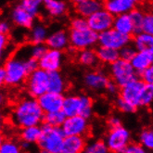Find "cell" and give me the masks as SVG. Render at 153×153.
Masks as SVG:
<instances>
[{"label":"cell","mask_w":153,"mask_h":153,"mask_svg":"<svg viewBox=\"0 0 153 153\" xmlns=\"http://www.w3.org/2000/svg\"><path fill=\"white\" fill-rule=\"evenodd\" d=\"M146 148H144L140 143H131L123 153H149Z\"/></svg>","instance_id":"b9f144b4"},{"label":"cell","mask_w":153,"mask_h":153,"mask_svg":"<svg viewBox=\"0 0 153 153\" xmlns=\"http://www.w3.org/2000/svg\"><path fill=\"white\" fill-rule=\"evenodd\" d=\"M138 143L149 151H153V128H144L138 134Z\"/></svg>","instance_id":"d6a6232c"},{"label":"cell","mask_w":153,"mask_h":153,"mask_svg":"<svg viewBox=\"0 0 153 153\" xmlns=\"http://www.w3.org/2000/svg\"><path fill=\"white\" fill-rule=\"evenodd\" d=\"M153 103V85L145 84L140 98V107H149Z\"/></svg>","instance_id":"74e56055"},{"label":"cell","mask_w":153,"mask_h":153,"mask_svg":"<svg viewBox=\"0 0 153 153\" xmlns=\"http://www.w3.org/2000/svg\"><path fill=\"white\" fill-rule=\"evenodd\" d=\"M114 104H115V108H116V109L118 110L120 112L124 113V114L134 113V111H137V107H134V105H132L128 101L123 100V98L122 97H120V96L115 100Z\"/></svg>","instance_id":"d590c367"},{"label":"cell","mask_w":153,"mask_h":153,"mask_svg":"<svg viewBox=\"0 0 153 153\" xmlns=\"http://www.w3.org/2000/svg\"><path fill=\"white\" fill-rule=\"evenodd\" d=\"M132 43L137 51H153V35L148 33L142 31L136 33L132 38Z\"/></svg>","instance_id":"484cf974"},{"label":"cell","mask_w":153,"mask_h":153,"mask_svg":"<svg viewBox=\"0 0 153 153\" xmlns=\"http://www.w3.org/2000/svg\"><path fill=\"white\" fill-rule=\"evenodd\" d=\"M67 89V81L59 71L48 73V91L63 94Z\"/></svg>","instance_id":"d4e9b609"},{"label":"cell","mask_w":153,"mask_h":153,"mask_svg":"<svg viewBox=\"0 0 153 153\" xmlns=\"http://www.w3.org/2000/svg\"><path fill=\"white\" fill-rule=\"evenodd\" d=\"M6 77H7L6 70L4 67H2L1 69H0V82H1V84H5Z\"/></svg>","instance_id":"681fc988"},{"label":"cell","mask_w":153,"mask_h":153,"mask_svg":"<svg viewBox=\"0 0 153 153\" xmlns=\"http://www.w3.org/2000/svg\"><path fill=\"white\" fill-rule=\"evenodd\" d=\"M37 100L44 112L49 113L62 110L64 97L62 94H57L48 91L42 96H40L37 98Z\"/></svg>","instance_id":"9a60e30c"},{"label":"cell","mask_w":153,"mask_h":153,"mask_svg":"<svg viewBox=\"0 0 153 153\" xmlns=\"http://www.w3.org/2000/svg\"><path fill=\"white\" fill-rule=\"evenodd\" d=\"M64 60L63 51L48 48L46 54L39 59V67L48 73L59 71Z\"/></svg>","instance_id":"5bb4252c"},{"label":"cell","mask_w":153,"mask_h":153,"mask_svg":"<svg viewBox=\"0 0 153 153\" xmlns=\"http://www.w3.org/2000/svg\"><path fill=\"white\" fill-rule=\"evenodd\" d=\"M48 48L46 44H31V46L28 48V57H32L36 59H40L46 52L48 51Z\"/></svg>","instance_id":"8d00e7d4"},{"label":"cell","mask_w":153,"mask_h":153,"mask_svg":"<svg viewBox=\"0 0 153 153\" xmlns=\"http://www.w3.org/2000/svg\"><path fill=\"white\" fill-rule=\"evenodd\" d=\"M11 30V25L7 21H2L0 22V33L7 34Z\"/></svg>","instance_id":"7dc6e473"},{"label":"cell","mask_w":153,"mask_h":153,"mask_svg":"<svg viewBox=\"0 0 153 153\" xmlns=\"http://www.w3.org/2000/svg\"><path fill=\"white\" fill-rule=\"evenodd\" d=\"M86 141L85 137L69 136L65 137L63 144L59 153H82Z\"/></svg>","instance_id":"ffe728a7"},{"label":"cell","mask_w":153,"mask_h":153,"mask_svg":"<svg viewBox=\"0 0 153 153\" xmlns=\"http://www.w3.org/2000/svg\"><path fill=\"white\" fill-rule=\"evenodd\" d=\"M44 1L45 0H21L20 5L33 16L36 17L44 7Z\"/></svg>","instance_id":"1f68e13d"},{"label":"cell","mask_w":153,"mask_h":153,"mask_svg":"<svg viewBox=\"0 0 153 153\" xmlns=\"http://www.w3.org/2000/svg\"><path fill=\"white\" fill-rule=\"evenodd\" d=\"M70 46L75 50L93 48L98 45V33L89 27L80 29H70Z\"/></svg>","instance_id":"5b68a950"},{"label":"cell","mask_w":153,"mask_h":153,"mask_svg":"<svg viewBox=\"0 0 153 153\" xmlns=\"http://www.w3.org/2000/svg\"><path fill=\"white\" fill-rule=\"evenodd\" d=\"M71 2H73L74 5H77V4H79V3H81V2H84V1H85V0H71Z\"/></svg>","instance_id":"f907efd6"},{"label":"cell","mask_w":153,"mask_h":153,"mask_svg":"<svg viewBox=\"0 0 153 153\" xmlns=\"http://www.w3.org/2000/svg\"><path fill=\"white\" fill-rule=\"evenodd\" d=\"M49 33L48 27L42 22H34L29 29L28 40L31 44H46Z\"/></svg>","instance_id":"603a6c76"},{"label":"cell","mask_w":153,"mask_h":153,"mask_svg":"<svg viewBox=\"0 0 153 153\" xmlns=\"http://www.w3.org/2000/svg\"><path fill=\"white\" fill-rule=\"evenodd\" d=\"M112 28H114L116 31H118L123 34L129 35V36H132V35L136 33L134 23L129 13L115 16Z\"/></svg>","instance_id":"7402d4cb"},{"label":"cell","mask_w":153,"mask_h":153,"mask_svg":"<svg viewBox=\"0 0 153 153\" xmlns=\"http://www.w3.org/2000/svg\"><path fill=\"white\" fill-rule=\"evenodd\" d=\"M77 61L80 65L86 68L95 67L100 62L97 52L93 48L80 50L77 55Z\"/></svg>","instance_id":"83f0119b"},{"label":"cell","mask_w":153,"mask_h":153,"mask_svg":"<svg viewBox=\"0 0 153 153\" xmlns=\"http://www.w3.org/2000/svg\"><path fill=\"white\" fill-rule=\"evenodd\" d=\"M46 45L48 48L64 51L70 47V35L69 32L59 29L49 33L46 41Z\"/></svg>","instance_id":"e0dca14e"},{"label":"cell","mask_w":153,"mask_h":153,"mask_svg":"<svg viewBox=\"0 0 153 153\" xmlns=\"http://www.w3.org/2000/svg\"><path fill=\"white\" fill-rule=\"evenodd\" d=\"M7 44H8V39H7V34L0 33V49H1V51L7 48Z\"/></svg>","instance_id":"c3c4849f"},{"label":"cell","mask_w":153,"mask_h":153,"mask_svg":"<svg viewBox=\"0 0 153 153\" xmlns=\"http://www.w3.org/2000/svg\"><path fill=\"white\" fill-rule=\"evenodd\" d=\"M65 137L61 127L51 126L44 123L42 124V134L37 144L40 149H46L51 153H59Z\"/></svg>","instance_id":"277c9868"},{"label":"cell","mask_w":153,"mask_h":153,"mask_svg":"<svg viewBox=\"0 0 153 153\" xmlns=\"http://www.w3.org/2000/svg\"><path fill=\"white\" fill-rule=\"evenodd\" d=\"M26 89L29 95L38 98L48 91V73L41 68L29 74L25 82Z\"/></svg>","instance_id":"ba28073f"},{"label":"cell","mask_w":153,"mask_h":153,"mask_svg":"<svg viewBox=\"0 0 153 153\" xmlns=\"http://www.w3.org/2000/svg\"><path fill=\"white\" fill-rule=\"evenodd\" d=\"M66 118H67V116L61 110V111H54V112L45 113L44 123L51 125V126L61 127L63 123L65 122Z\"/></svg>","instance_id":"4dcf8cb0"},{"label":"cell","mask_w":153,"mask_h":153,"mask_svg":"<svg viewBox=\"0 0 153 153\" xmlns=\"http://www.w3.org/2000/svg\"><path fill=\"white\" fill-rule=\"evenodd\" d=\"M45 112L37 98L27 97L19 100L11 111V122L15 126L25 128L33 125H40L44 122Z\"/></svg>","instance_id":"6da1fadb"},{"label":"cell","mask_w":153,"mask_h":153,"mask_svg":"<svg viewBox=\"0 0 153 153\" xmlns=\"http://www.w3.org/2000/svg\"><path fill=\"white\" fill-rule=\"evenodd\" d=\"M38 153H51V152H49V151H48V150H46V149H40V150L38 151Z\"/></svg>","instance_id":"816d5d0a"},{"label":"cell","mask_w":153,"mask_h":153,"mask_svg":"<svg viewBox=\"0 0 153 153\" xmlns=\"http://www.w3.org/2000/svg\"><path fill=\"white\" fill-rule=\"evenodd\" d=\"M42 134V126L40 125H33V126H28L25 128H22L20 137L22 141L29 143V144H34L38 143Z\"/></svg>","instance_id":"f1b7e54d"},{"label":"cell","mask_w":153,"mask_h":153,"mask_svg":"<svg viewBox=\"0 0 153 153\" xmlns=\"http://www.w3.org/2000/svg\"><path fill=\"white\" fill-rule=\"evenodd\" d=\"M25 59V65H26V68L28 70V71L31 74L33 73V71L39 69V60L34 59V58H32V57H26L24 58Z\"/></svg>","instance_id":"7bdbcfd3"},{"label":"cell","mask_w":153,"mask_h":153,"mask_svg":"<svg viewBox=\"0 0 153 153\" xmlns=\"http://www.w3.org/2000/svg\"><path fill=\"white\" fill-rule=\"evenodd\" d=\"M44 10L51 18L63 17L68 11V4L64 0H45Z\"/></svg>","instance_id":"44dd1931"},{"label":"cell","mask_w":153,"mask_h":153,"mask_svg":"<svg viewBox=\"0 0 153 153\" xmlns=\"http://www.w3.org/2000/svg\"><path fill=\"white\" fill-rule=\"evenodd\" d=\"M97 55L98 58L100 62H101L102 64L106 65H111L116 60H118L120 59V52L119 50L109 48L98 46L97 48L96 49Z\"/></svg>","instance_id":"4316f807"},{"label":"cell","mask_w":153,"mask_h":153,"mask_svg":"<svg viewBox=\"0 0 153 153\" xmlns=\"http://www.w3.org/2000/svg\"><path fill=\"white\" fill-rule=\"evenodd\" d=\"M142 31L153 35V11L146 13Z\"/></svg>","instance_id":"60d3db41"},{"label":"cell","mask_w":153,"mask_h":153,"mask_svg":"<svg viewBox=\"0 0 153 153\" xmlns=\"http://www.w3.org/2000/svg\"><path fill=\"white\" fill-rule=\"evenodd\" d=\"M70 26L71 29H80V28H85V27L88 26L87 19L83 16L76 15L71 18L70 22Z\"/></svg>","instance_id":"ab89813d"},{"label":"cell","mask_w":153,"mask_h":153,"mask_svg":"<svg viewBox=\"0 0 153 153\" xmlns=\"http://www.w3.org/2000/svg\"><path fill=\"white\" fill-rule=\"evenodd\" d=\"M104 140L111 153H123L131 144L132 134L126 127L121 125L110 128Z\"/></svg>","instance_id":"52a82bcc"},{"label":"cell","mask_w":153,"mask_h":153,"mask_svg":"<svg viewBox=\"0 0 153 153\" xmlns=\"http://www.w3.org/2000/svg\"><path fill=\"white\" fill-rule=\"evenodd\" d=\"M144 85H145V83L143 82V80L141 78H137L126 85L121 87L119 96L132 105H134V107L139 108L141 94Z\"/></svg>","instance_id":"7c38bea8"},{"label":"cell","mask_w":153,"mask_h":153,"mask_svg":"<svg viewBox=\"0 0 153 153\" xmlns=\"http://www.w3.org/2000/svg\"><path fill=\"white\" fill-rule=\"evenodd\" d=\"M130 62L137 73L140 75L153 63L152 54L148 51H137Z\"/></svg>","instance_id":"cb8c5ba5"},{"label":"cell","mask_w":153,"mask_h":153,"mask_svg":"<svg viewBox=\"0 0 153 153\" xmlns=\"http://www.w3.org/2000/svg\"><path fill=\"white\" fill-rule=\"evenodd\" d=\"M109 82V76L104 71L100 70H93L87 71L83 78V83L87 89L95 92H100L105 90Z\"/></svg>","instance_id":"4fadbf2b"},{"label":"cell","mask_w":153,"mask_h":153,"mask_svg":"<svg viewBox=\"0 0 153 153\" xmlns=\"http://www.w3.org/2000/svg\"><path fill=\"white\" fill-rule=\"evenodd\" d=\"M103 2L104 8L114 16L129 13L137 7L131 0H103Z\"/></svg>","instance_id":"ac0fdd59"},{"label":"cell","mask_w":153,"mask_h":153,"mask_svg":"<svg viewBox=\"0 0 153 153\" xmlns=\"http://www.w3.org/2000/svg\"><path fill=\"white\" fill-rule=\"evenodd\" d=\"M109 71L111 80H113L120 88L138 78V74L132 66L131 62L123 59H119L111 64Z\"/></svg>","instance_id":"8992f818"},{"label":"cell","mask_w":153,"mask_h":153,"mask_svg":"<svg viewBox=\"0 0 153 153\" xmlns=\"http://www.w3.org/2000/svg\"><path fill=\"white\" fill-rule=\"evenodd\" d=\"M102 8H104L103 0H85L75 5L74 10L77 15L83 16L87 19Z\"/></svg>","instance_id":"d6986e66"},{"label":"cell","mask_w":153,"mask_h":153,"mask_svg":"<svg viewBox=\"0 0 153 153\" xmlns=\"http://www.w3.org/2000/svg\"><path fill=\"white\" fill-rule=\"evenodd\" d=\"M105 91L109 94V95H116L118 92H120V86L117 85L113 80H110V82L108 83L106 88H105Z\"/></svg>","instance_id":"f6af8a7d"},{"label":"cell","mask_w":153,"mask_h":153,"mask_svg":"<svg viewBox=\"0 0 153 153\" xmlns=\"http://www.w3.org/2000/svg\"><path fill=\"white\" fill-rule=\"evenodd\" d=\"M3 67L6 70L5 85L7 86H19L26 82L29 71L25 65V59L20 55H15L6 59Z\"/></svg>","instance_id":"3957f363"},{"label":"cell","mask_w":153,"mask_h":153,"mask_svg":"<svg viewBox=\"0 0 153 153\" xmlns=\"http://www.w3.org/2000/svg\"><path fill=\"white\" fill-rule=\"evenodd\" d=\"M151 7H152V10H153V0L151 1Z\"/></svg>","instance_id":"f5cc1de1"},{"label":"cell","mask_w":153,"mask_h":153,"mask_svg":"<svg viewBox=\"0 0 153 153\" xmlns=\"http://www.w3.org/2000/svg\"><path fill=\"white\" fill-rule=\"evenodd\" d=\"M114 17L115 16L108 11L106 8H102L87 18L88 27L97 33H103L113 27Z\"/></svg>","instance_id":"8fae6325"},{"label":"cell","mask_w":153,"mask_h":153,"mask_svg":"<svg viewBox=\"0 0 153 153\" xmlns=\"http://www.w3.org/2000/svg\"><path fill=\"white\" fill-rule=\"evenodd\" d=\"M62 111L67 117L81 115L90 119L94 113L93 100L85 94H70L64 97Z\"/></svg>","instance_id":"7a4b0ae2"},{"label":"cell","mask_w":153,"mask_h":153,"mask_svg":"<svg viewBox=\"0 0 153 153\" xmlns=\"http://www.w3.org/2000/svg\"><path fill=\"white\" fill-rule=\"evenodd\" d=\"M140 78L145 84L153 85V63L140 74Z\"/></svg>","instance_id":"ee69618b"},{"label":"cell","mask_w":153,"mask_h":153,"mask_svg":"<svg viewBox=\"0 0 153 153\" xmlns=\"http://www.w3.org/2000/svg\"><path fill=\"white\" fill-rule=\"evenodd\" d=\"M151 54H152V59H153V51L151 52Z\"/></svg>","instance_id":"db71d44e"},{"label":"cell","mask_w":153,"mask_h":153,"mask_svg":"<svg viewBox=\"0 0 153 153\" xmlns=\"http://www.w3.org/2000/svg\"><path fill=\"white\" fill-rule=\"evenodd\" d=\"M19 143L12 139H4L0 144V153H23Z\"/></svg>","instance_id":"e575fe53"},{"label":"cell","mask_w":153,"mask_h":153,"mask_svg":"<svg viewBox=\"0 0 153 153\" xmlns=\"http://www.w3.org/2000/svg\"><path fill=\"white\" fill-rule=\"evenodd\" d=\"M82 153H111L105 140L92 139L86 142Z\"/></svg>","instance_id":"f546056e"},{"label":"cell","mask_w":153,"mask_h":153,"mask_svg":"<svg viewBox=\"0 0 153 153\" xmlns=\"http://www.w3.org/2000/svg\"><path fill=\"white\" fill-rule=\"evenodd\" d=\"M129 14H130L131 19L133 21L134 27V32H136V33L142 32L143 23H144V20H145L146 12H144L141 8L136 7V8H134L131 12H129Z\"/></svg>","instance_id":"836d02e7"},{"label":"cell","mask_w":153,"mask_h":153,"mask_svg":"<svg viewBox=\"0 0 153 153\" xmlns=\"http://www.w3.org/2000/svg\"><path fill=\"white\" fill-rule=\"evenodd\" d=\"M10 19L14 25L23 29H30L34 24L35 17L29 13L20 4L15 6L10 11Z\"/></svg>","instance_id":"2e32d148"},{"label":"cell","mask_w":153,"mask_h":153,"mask_svg":"<svg viewBox=\"0 0 153 153\" xmlns=\"http://www.w3.org/2000/svg\"><path fill=\"white\" fill-rule=\"evenodd\" d=\"M119 52H120V59L131 61L132 59L134 57V55L137 54V49L133 45V43H130L126 45V46H124L122 49H120Z\"/></svg>","instance_id":"f35d334b"},{"label":"cell","mask_w":153,"mask_h":153,"mask_svg":"<svg viewBox=\"0 0 153 153\" xmlns=\"http://www.w3.org/2000/svg\"><path fill=\"white\" fill-rule=\"evenodd\" d=\"M130 43H132V36L123 34L114 28L98 33V46L101 47L120 50Z\"/></svg>","instance_id":"9c48e42d"},{"label":"cell","mask_w":153,"mask_h":153,"mask_svg":"<svg viewBox=\"0 0 153 153\" xmlns=\"http://www.w3.org/2000/svg\"><path fill=\"white\" fill-rule=\"evenodd\" d=\"M66 137L77 136L85 137L89 132V123L88 119L84 116L75 115L67 117L65 122L61 126Z\"/></svg>","instance_id":"30bf717a"},{"label":"cell","mask_w":153,"mask_h":153,"mask_svg":"<svg viewBox=\"0 0 153 153\" xmlns=\"http://www.w3.org/2000/svg\"><path fill=\"white\" fill-rule=\"evenodd\" d=\"M108 125H109L110 128H115V127L121 126V125H123L122 120H121L120 117L112 115L110 117L109 119H108Z\"/></svg>","instance_id":"bcb514c9"},{"label":"cell","mask_w":153,"mask_h":153,"mask_svg":"<svg viewBox=\"0 0 153 153\" xmlns=\"http://www.w3.org/2000/svg\"></svg>","instance_id":"11a10c76"}]
</instances>
